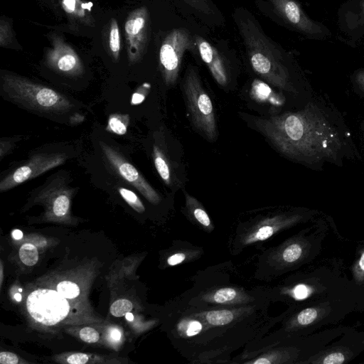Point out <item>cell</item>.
<instances>
[{"mask_svg":"<svg viewBox=\"0 0 364 364\" xmlns=\"http://www.w3.org/2000/svg\"><path fill=\"white\" fill-rule=\"evenodd\" d=\"M270 16L278 23L309 40L325 41L331 37V30L310 17L298 0H266Z\"/></svg>","mask_w":364,"mask_h":364,"instance_id":"obj_6","label":"cell"},{"mask_svg":"<svg viewBox=\"0 0 364 364\" xmlns=\"http://www.w3.org/2000/svg\"><path fill=\"white\" fill-rule=\"evenodd\" d=\"M118 191L123 199L136 211L143 213L144 206L139 197L132 191L125 188H119Z\"/></svg>","mask_w":364,"mask_h":364,"instance_id":"obj_27","label":"cell"},{"mask_svg":"<svg viewBox=\"0 0 364 364\" xmlns=\"http://www.w3.org/2000/svg\"><path fill=\"white\" fill-rule=\"evenodd\" d=\"M198 52L206 64L215 81L221 86H226L229 81L228 59L218 47L203 37L194 35Z\"/></svg>","mask_w":364,"mask_h":364,"instance_id":"obj_17","label":"cell"},{"mask_svg":"<svg viewBox=\"0 0 364 364\" xmlns=\"http://www.w3.org/2000/svg\"><path fill=\"white\" fill-rule=\"evenodd\" d=\"M18 290H19V291H20V292H21V291H22V289H19Z\"/></svg>","mask_w":364,"mask_h":364,"instance_id":"obj_43","label":"cell"},{"mask_svg":"<svg viewBox=\"0 0 364 364\" xmlns=\"http://www.w3.org/2000/svg\"><path fill=\"white\" fill-rule=\"evenodd\" d=\"M303 218L304 215L300 213H285L262 219L242 232L239 237L240 244L246 246L265 240L279 231L300 223Z\"/></svg>","mask_w":364,"mask_h":364,"instance_id":"obj_16","label":"cell"},{"mask_svg":"<svg viewBox=\"0 0 364 364\" xmlns=\"http://www.w3.org/2000/svg\"><path fill=\"white\" fill-rule=\"evenodd\" d=\"M350 289L306 304L293 313L284 325L286 336L301 337L321 327L337 322L356 307L357 301Z\"/></svg>","mask_w":364,"mask_h":364,"instance_id":"obj_3","label":"cell"},{"mask_svg":"<svg viewBox=\"0 0 364 364\" xmlns=\"http://www.w3.org/2000/svg\"><path fill=\"white\" fill-rule=\"evenodd\" d=\"M194 11L204 16L212 17L215 14V7L211 0H182Z\"/></svg>","mask_w":364,"mask_h":364,"instance_id":"obj_24","label":"cell"},{"mask_svg":"<svg viewBox=\"0 0 364 364\" xmlns=\"http://www.w3.org/2000/svg\"><path fill=\"white\" fill-rule=\"evenodd\" d=\"M186 207L191 215L203 227L213 229L210 219L203 205L193 196L185 192Z\"/></svg>","mask_w":364,"mask_h":364,"instance_id":"obj_21","label":"cell"},{"mask_svg":"<svg viewBox=\"0 0 364 364\" xmlns=\"http://www.w3.org/2000/svg\"><path fill=\"white\" fill-rule=\"evenodd\" d=\"M196 50H198L194 36L188 30L173 28L166 35L160 47L159 60L160 71L166 86L176 84L184 53Z\"/></svg>","mask_w":364,"mask_h":364,"instance_id":"obj_7","label":"cell"},{"mask_svg":"<svg viewBox=\"0 0 364 364\" xmlns=\"http://www.w3.org/2000/svg\"><path fill=\"white\" fill-rule=\"evenodd\" d=\"M57 291L65 299H73L80 294L79 287L70 281H63L57 285Z\"/></svg>","mask_w":364,"mask_h":364,"instance_id":"obj_28","label":"cell"},{"mask_svg":"<svg viewBox=\"0 0 364 364\" xmlns=\"http://www.w3.org/2000/svg\"><path fill=\"white\" fill-rule=\"evenodd\" d=\"M129 114H112L109 116L106 130L117 135H124L127 133L129 124Z\"/></svg>","mask_w":364,"mask_h":364,"instance_id":"obj_22","label":"cell"},{"mask_svg":"<svg viewBox=\"0 0 364 364\" xmlns=\"http://www.w3.org/2000/svg\"><path fill=\"white\" fill-rule=\"evenodd\" d=\"M69 21L73 24L93 26L92 4L82 0H57Z\"/></svg>","mask_w":364,"mask_h":364,"instance_id":"obj_18","label":"cell"},{"mask_svg":"<svg viewBox=\"0 0 364 364\" xmlns=\"http://www.w3.org/2000/svg\"><path fill=\"white\" fill-rule=\"evenodd\" d=\"M133 308L132 303L124 299L114 301L110 306V313L116 316L121 317L130 312Z\"/></svg>","mask_w":364,"mask_h":364,"instance_id":"obj_29","label":"cell"},{"mask_svg":"<svg viewBox=\"0 0 364 364\" xmlns=\"http://www.w3.org/2000/svg\"><path fill=\"white\" fill-rule=\"evenodd\" d=\"M337 26L346 43L355 48L364 39V0H347L337 11Z\"/></svg>","mask_w":364,"mask_h":364,"instance_id":"obj_15","label":"cell"},{"mask_svg":"<svg viewBox=\"0 0 364 364\" xmlns=\"http://www.w3.org/2000/svg\"><path fill=\"white\" fill-rule=\"evenodd\" d=\"M1 282H2V279H3V267L2 265L1 266Z\"/></svg>","mask_w":364,"mask_h":364,"instance_id":"obj_42","label":"cell"},{"mask_svg":"<svg viewBox=\"0 0 364 364\" xmlns=\"http://www.w3.org/2000/svg\"><path fill=\"white\" fill-rule=\"evenodd\" d=\"M152 156L155 168L165 184L170 187L180 186L173 163L164 149L155 144L153 146Z\"/></svg>","mask_w":364,"mask_h":364,"instance_id":"obj_19","label":"cell"},{"mask_svg":"<svg viewBox=\"0 0 364 364\" xmlns=\"http://www.w3.org/2000/svg\"><path fill=\"white\" fill-rule=\"evenodd\" d=\"M125 316H126V318H127L128 321H133V319H134L133 314H132V313H130V312L127 313V314H126V315H125Z\"/></svg>","mask_w":364,"mask_h":364,"instance_id":"obj_40","label":"cell"},{"mask_svg":"<svg viewBox=\"0 0 364 364\" xmlns=\"http://www.w3.org/2000/svg\"><path fill=\"white\" fill-rule=\"evenodd\" d=\"M102 153L110 166L129 184L136 188L149 202L158 204L161 198L142 174L117 151L100 141Z\"/></svg>","mask_w":364,"mask_h":364,"instance_id":"obj_12","label":"cell"},{"mask_svg":"<svg viewBox=\"0 0 364 364\" xmlns=\"http://www.w3.org/2000/svg\"><path fill=\"white\" fill-rule=\"evenodd\" d=\"M1 82V90L9 99L30 109L62 113L73 107L65 96L24 77L4 73Z\"/></svg>","mask_w":364,"mask_h":364,"instance_id":"obj_4","label":"cell"},{"mask_svg":"<svg viewBox=\"0 0 364 364\" xmlns=\"http://www.w3.org/2000/svg\"><path fill=\"white\" fill-rule=\"evenodd\" d=\"M320 230L309 235L301 234L287 240L277 250L273 257L274 264L280 269L294 267L313 257L314 252H318L321 245Z\"/></svg>","mask_w":364,"mask_h":364,"instance_id":"obj_9","label":"cell"},{"mask_svg":"<svg viewBox=\"0 0 364 364\" xmlns=\"http://www.w3.org/2000/svg\"><path fill=\"white\" fill-rule=\"evenodd\" d=\"M149 14L146 6L132 11L124 23L127 56L129 64L138 63L144 56L149 36Z\"/></svg>","mask_w":364,"mask_h":364,"instance_id":"obj_10","label":"cell"},{"mask_svg":"<svg viewBox=\"0 0 364 364\" xmlns=\"http://www.w3.org/2000/svg\"><path fill=\"white\" fill-rule=\"evenodd\" d=\"M85 119V117L82 114L76 113L70 117L69 122L73 125H77L82 123Z\"/></svg>","mask_w":364,"mask_h":364,"instance_id":"obj_37","label":"cell"},{"mask_svg":"<svg viewBox=\"0 0 364 364\" xmlns=\"http://www.w3.org/2000/svg\"><path fill=\"white\" fill-rule=\"evenodd\" d=\"M88 360V355L82 353H73L67 358V362L70 364H85Z\"/></svg>","mask_w":364,"mask_h":364,"instance_id":"obj_33","label":"cell"},{"mask_svg":"<svg viewBox=\"0 0 364 364\" xmlns=\"http://www.w3.org/2000/svg\"><path fill=\"white\" fill-rule=\"evenodd\" d=\"M14 298H15V299L17 301H21V295L20 294H18V293L15 294Z\"/></svg>","mask_w":364,"mask_h":364,"instance_id":"obj_41","label":"cell"},{"mask_svg":"<svg viewBox=\"0 0 364 364\" xmlns=\"http://www.w3.org/2000/svg\"><path fill=\"white\" fill-rule=\"evenodd\" d=\"M27 309L36 321L54 325L65 318L70 306L65 298L52 289H41L32 291L27 298Z\"/></svg>","mask_w":364,"mask_h":364,"instance_id":"obj_8","label":"cell"},{"mask_svg":"<svg viewBox=\"0 0 364 364\" xmlns=\"http://www.w3.org/2000/svg\"><path fill=\"white\" fill-rule=\"evenodd\" d=\"M352 275L353 284L364 285V247L359 251V256L353 265Z\"/></svg>","mask_w":364,"mask_h":364,"instance_id":"obj_26","label":"cell"},{"mask_svg":"<svg viewBox=\"0 0 364 364\" xmlns=\"http://www.w3.org/2000/svg\"><path fill=\"white\" fill-rule=\"evenodd\" d=\"M13 31L11 23L1 18L0 21V46L5 47L11 42Z\"/></svg>","mask_w":364,"mask_h":364,"instance_id":"obj_30","label":"cell"},{"mask_svg":"<svg viewBox=\"0 0 364 364\" xmlns=\"http://www.w3.org/2000/svg\"><path fill=\"white\" fill-rule=\"evenodd\" d=\"M12 237L15 240H21L23 237V232L18 229L14 230L12 231Z\"/></svg>","mask_w":364,"mask_h":364,"instance_id":"obj_39","label":"cell"},{"mask_svg":"<svg viewBox=\"0 0 364 364\" xmlns=\"http://www.w3.org/2000/svg\"><path fill=\"white\" fill-rule=\"evenodd\" d=\"M19 257L23 264L33 266L38 259V252L35 245L31 243L23 244L19 250Z\"/></svg>","mask_w":364,"mask_h":364,"instance_id":"obj_25","label":"cell"},{"mask_svg":"<svg viewBox=\"0 0 364 364\" xmlns=\"http://www.w3.org/2000/svg\"><path fill=\"white\" fill-rule=\"evenodd\" d=\"M232 18L253 71L280 90L294 91L291 82L294 63L291 55L264 33L248 9L242 6L236 8Z\"/></svg>","mask_w":364,"mask_h":364,"instance_id":"obj_2","label":"cell"},{"mask_svg":"<svg viewBox=\"0 0 364 364\" xmlns=\"http://www.w3.org/2000/svg\"><path fill=\"white\" fill-rule=\"evenodd\" d=\"M19 362L16 355L10 352L0 353V363L2 364H16Z\"/></svg>","mask_w":364,"mask_h":364,"instance_id":"obj_34","label":"cell"},{"mask_svg":"<svg viewBox=\"0 0 364 364\" xmlns=\"http://www.w3.org/2000/svg\"><path fill=\"white\" fill-rule=\"evenodd\" d=\"M258 130L284 156L315 162L336 159L341 138L326 117L313 105L255 121Z\"/></svg>","mask_w":364,"mask_h":364,"instance_id":"obj_1","label":"cell"},{"mask_svg":"<svg viewBox=\"0 0 364 364\" xmlns=\"http://www.w3.org/2000/svg\"><path fill=\"white\" fill-rule=\"evenodd\" d=\"M186 258V254L183 252H176L171 255L167 259V263L170 266H175L182 263Z\"/></svg>","mask_w":364,"mask_h":364,"instance_id":"obj_35","label":"cell"},{"mask_svg":"<svg viewBox=\"0 0 364 364\" xmlns=\"http://www.w3.org/2000/svg\"><path fill=\"white\" fill-rule=\"evenodd\" d=\"M247 299V296L242 293V290L230 287L218 289L204 297L207 302L227 305L241 304L242 301H246Z\"/></svg>","mask_w":364,"mask_h":364,"instance_id":"obj_20","label":"cell"},{"mask_svg":"<svg viewBox=\"0 0 364 364\" xmlns=\"http://www.w3.org/2000/svg\"><path fill=\"white\" fill-rule=\"evenodd\" d=\"M51 46L47 50L46 62L54 71L70 77H77L84 71L82 60L75 49L58 35L50 37Z\"/></svg>","mask_w":364,"mask_h":364,"instance_id":"obj_14","label":"cell"},{"mask_svg":"<svg viewBox=\"0 0 364 364\" xmlns=\"http://www.w3.org/2000/svg\"><path fill=\"white\" fill-rule=\"evenodd\" d=\"M182 90L194 128L207 140L215 141L218 134L213 105L194 66H188L182 81Z\"/></svg>","mask_w":364,"mask_h":364,"instance_id":"obj_5","label":"cell"},{"mask_svg":"<svg viewBox=\"0 0 364 364\" xmlns=\"http://www.w3.org/2000/svg\"><path fill=\"white\" fill-rule=\"evenodd\" d=\"M109 48L112 58L117 60L121 51V38L118 23L115 18H112L110 21Z\"/></svg>","mask_w":364,"mask_h":364,"instance_id":"obj_23","label":"cell"},{"mask_svg":"<svg viewBox=\"0 0 364 364\" xmlns=\"http://www.w3.org/2000/svg\"><path fill=\"white\" fill-rule=\"evenodd\" d=\"M364 350V336L345 334L341 340L321 350L306 359L304 363L344 364Z\"/></svg>","mask_w":364,"mask_h":364,"instance_id":"obj_13","label":"cell"},{"mask_svg":"<svg viewBox=\"0 0 364 364\" xmlns=\"http://www.w3.org/2000/svg\"><path fill=\"white\" fill-rule=\"evenodd\" d=\"M110 336L113 340L118 341L121 338V333L119 330L114 328L110 331Z\"/></svg>","mask_w":364,"mask_h":364,"instance_id":"obj_38","label":"cell"},{"mask_svg":"<svg viewBox=\"0 0 364 364\" xmlns=\"http://www.w3.org/2000/svg\"><path fill=\"white\" fill-rule=\"evenodd\" d=\"M353 80L356 85L364 92V68L358 69L354 73Z\"/></svg>","mask_w":364,"mask_h":364,"instance_id":"obj_36","label":"cell"},{"mask_svg":"<svg viewBox=\"0 0 364 364\" xmlns=\"http://www.w3.org/2000/svg\"><path fill=\"white\" fill-rule=\"evenodd\" d=\"M63 153H43L33 156L26 164L18 167L0 182V191H6L26 181L63 164L66 160Z\"/></svg>","mask_w":364,"mask_h":364,"instance_id":"obj_11","label":"cell"},{"mask_svg":"<svg viewBox=\"0 0 364 364\" xmlns=\"http://www.w3.org/2000/svg\"><path fill=\"white\" fill-rule=\"evenodd\" d=\"M80 338L86 343H95L100 338L99 333L91 327H85L80 331Z\"/></svg>","mask_w":364,"mask_h":364,"instance_id":"obj_32","label":"cell"},{"mask_svg":"<svg viewBox=\"0 0 364 364\" xmlns=\"http://www.w3.org/2000/svg\"><path fill=\"white\" fill-rule=\"evenodd\" d=\"M150 90V85L148 83H144L139 86L136 90L133 93L130 104L132 105H136L141 104L146 97Z\"/></svg>","mask_w":364,"mask_h":364,"instance_id":"obj_31","label":"cell"}]
</instances>
